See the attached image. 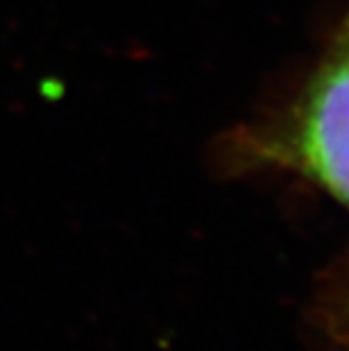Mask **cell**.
<instances>
[{"label": "cell", "mask_w": 349, "mask_h": 351, "mask_svg": "<svg viewBox=\"0 0 349 351\" xmlns=\"http://www.w3.org/2000/svg\"><path fill=\"white\" fill-rule=\"evenodd\" d=\"M300 154L311 173L349 206V23L309 91Z\"/></svg>", "instance_id": "obj_1"}]
</instances>
